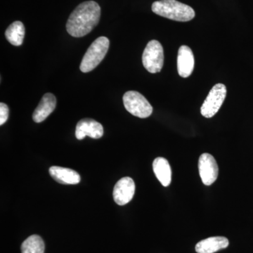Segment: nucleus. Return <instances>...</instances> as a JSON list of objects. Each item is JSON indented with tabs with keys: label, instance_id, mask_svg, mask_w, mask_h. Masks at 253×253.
Returning a JSON list of instances; mask_svg holds the SVG:
<instances>
[{
	"label": "nucleus",
	"instance_id": "1",
	"mask_svg": "<svg viewBox=\"0 0 253 253\" xmlns=\"http://www.w3.org/2000/svg\"><path fill=\"white\" fill-rule=\"evenodd\" d=\"M101 8L94 1L81 3L70 15L66 30L75 38H81L90 33L99 22Z\"/></svg>",
	"mask_w": 253,
	"mask_h": 253
},
{
	"label": "nucleus",
	"instance_id": "2",
	"mask_svg": "<svg viewBox=\"0 0 253 253\" xmlns=\"http://www.w3.org/2000/svg\"><path fill=\"white\" fill-rule=\"evenodd\" d=\"M153 12L173 21L186 22L195 17L194 10L176 0H160L152 4Z\"/></svg>",
	"mask_w": 253,
	"mask_h": 253
},
{
	"label": "nucleus",
	"instance_id": "3",
	"mask_svg": "<svg viewBox=\"0 0 253 253\" xmlns=\"http://www.w3.org/2000/svg\"><path fill=\"white\" fill-rule=\"evenodd\" d=\"M110 42L106 37H100L93 42L82 60L80 69L83 73H89L97 67L109 49Z\"/></svg>",
	"mask_w": 253,
	"mask_h": 253
},
{
	"label": "nucleus",
	"instance_id": "4",
	"mask_svg": "<svg viewBox=\"0 0 253 253\" xmlns=\"http://www.w3.org/2000/svg\"><path fill=\"white\" fill-rule=\"evenodd\" d=\"M123 99L125 108L133 116L140 118H146L152 114V106L148 100L138 91H126L123 95Z\"/></svg>",
	"mask_w": 253,
	"mask_h": 253
},
{
	"label": "nucleus",
	"instance_id": "5",
	"mask_svg": "<svg viewBox=\"0 0 253 253\" xmlns=\"http://www.w3.org/2000/svg\"><path fill=\"white\" fill-rule=\"evenodd\" d=\"M144 67L151 73H159L164 63V51L161 43L151 41L148 43L142 55Z\"/></svg>",
	"mask_w": 253,
	"mask_h": 253
},
{
	"label": "nucleus",
	"instance_id": "6",
	"mask_svg": "<svg viewBox=\"0 0 253 253\" xmlns=\"http://www.w3.org/2000/svg\"><path fill=\"white\" fill-rule=\"evenodd\" d=\"M226 96V87L224 84H215L208 94L201 106V113L205 118L213 117L219 111Z\"/></svg>",
	"mask_w": 253,
	"mask_h": 253
},
{
	"label": "nucleus",
	"instance_id": "7",
	"mask_svg": "<svg viewBox=\"0 0 253 253\" xmlns=\"http://www.w3.org/2000/svg\"><path fill=\"white\" fill-rule=\"evenodd\" d=\"M199 169L200 176L205 185H211L217 179L219 169L212 155L206 153L200 156Z\"/></svg>",
	"mask_w": 253,
	"mask_h": 253
},
{
	"label": "nucleus",
	"instance_id": "8",
	"mask_svg": "<svg viewBox=\"0 0 253 253\" xmlns=\"http://www.w3.org/2000/svg\"><path fill=\"white\" fill-rule=\"evenodd\" d=\"M135 184L130 177H123L116 183L113 189V199L119 206L127 204L134 196Z\"/></svg>",
	"mask_w": 253,
	"mask_h": 253
},
{
	"label": "nucleus",
	"instance_id": "9",
	"mask_svg": "<svg viewBox=\"0 0 253 253\" xmlns=\"http://www.w3.org/2000/svg\"><path fill=\"white\" fill-rule=\"evenodd\" d=\"M104 135V127L97 121L91 118H84L78 123L76 126V136L78 140H82L86 136L99 139Z\"/></svg>",
	"mask_w": 253,
	"mask_h": 253
},
{
	"label": "nucleus",
	"instance_id": "10",
	"mask_svg": "<svg viewBox=\"0 0 253 253\" xmlns=\"http://www.w3.org/2000/svg\"><path fill=\"white\" fill-rule=\"evenodd\" d=\"M195 60L192 50L189 46H181L178 51L177 71L181 77H189L194 69Z\"/></svg>",
	"mask_w": 253,
	"mask_h": 253
},
{
	"label": "nucleus",
	"instance_id": "11",
	"mask_svg": "<svg viewBox=\"0 0 253 253\" xmlns=\"http://www.w3.org/2000/svg\"><path fill=\"white\" fill-rule=\"evenodd\" d=\"M56 106V99L54 95L46 93L42 96L41 102L33 113V121L37 123L42 122L54 111Z\"/></svg>",
	"mask_w": 253,
	"mask_h": 253
},
{
	"label": "nucleus",
	"instance_id": "12",
	"mask_svg": "<svg viewBox=\"0 0 253 253\" xmlns=\"http://www.w3.org/2000/svg\"><path fill=\"white\" fill-rule=\"evenodd\" d=\"M229 240L223 236H214L202 240L196 246L197 253H214L229 246Z\"/></svg>",
	"mask_w": 253,
	"mask_h": 253
},
{
	"label": "nucleus",
	"instance_id": "13",
	"mask_svg": "<svg viewBox=\"0 0 253 253\" xmlns=\"http://www.w3.org/2000/svg\"><path fill=\"white\" fill-rule=\"evenodd\" d=\"M49 174L55 181L62 184H78L81 177L76 171L69 168L53 166L49 168Z\"/></svg>",
	"mask_w": 253,
	"mask_h": 253
},
{
	"label": "nucleus",
	"instance_id": "14",
	"mask_svg": "<svg viewBox=\"0 0 253 253\" xmlns=\"http://www.w3.org/2000/svg\"><path fill=\"white\" fill-rule=\"evenodd\" d=\"M153 169L156 177L163 186H168L172 181V170L168 160L158 157L153 163Z\"/></svg>",
	"mask_w": 253,
	"mask_h": 253
},
{
	"label": "nucleus",
	"instance_id": "15",
	"mask_svg": "<svg viewBox=\"0 0 253 253\" xmlns=\"http://www.w3.org/2000/svg\"><path fill=\"white\" fill-rule=\"evenodd\" d=\"M24 25L21 21H15L11 23L5 32V37L9 42L14 46H21L24 40Z\"/></svg>",
	"mask_w": 253,
	"mask_h": 253
},
{
	"label": "nucleus",
	"instance_id": "16",
	"mask_svg": "<svg viewBox=\"0 0 253 253\" xmlns=\"http://www.w3.org/2000/svg\"><path fill=\"white\" fill-rule=\"evenodd\" d=\"M44 243L41 236L32 235L23 241L21 245V253H44Z\"/></svg>",
	"mask_w": 253,
	"mask_h": 253
},
{
	"label": "nucleus",
	"instance_id": "17",
	"mask_svg": "<svg viewBox=\"0 0 253 253\" xmlns=\"http://www.w3.org/2000/svg\"><path fill=\"white\" fill-rule=\"evenodd\" d=\"M9 118V107L4 103L0 104V126H2Z\"/></svg>",
	"mask_w": 253,
	"mask_h": 253
}]
</instances>
